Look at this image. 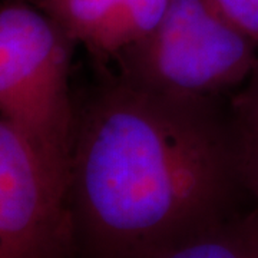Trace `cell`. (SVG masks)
I'll list each match as a JSON object with an SVG mask.
<instances>
[{
    "label": "cell",
    "mask_w": 258,
    "mask_h": 258,
    "mask_svg": "<svg viewBox=\"0 0 258 258\" xmlns=\"http://www.w3.org/2000/svg\"><path fill=\"white\" fill-rule=\"evenodd\" d=\"M241 186L215 99L152 92L119 76L76 120L69 198L98 258H155L224 221Z\"/></svg>",
    "instance_id": "1"
},
{
    "label": "cell",
    "mask_w": 258,
    "mask_h": 258,
    "mask_svg": "<svg viewBox=\"0 0 258 258\" xmlns=\"http://www.w3.org/2000/svg\"><path fill=\"white\" fill-rule=\"evenodd\" d=\"M169 0H35L74 45L115 62L161 22Z\"/></svg>",
    "instance_id": "5"
},
{
    "label": "cell",
    "mask_w": 258,
    "mask_h": 258,
    "mask_svg": "<svg viewBox=\"0 0 258 258\" xmlns=\"http://www.w3.org/2000/svg\"><path fill=\"white\" fill-rule=\"evenodd\" d=\"M258 62V45L208 0H169L147 36L115 64L125 82L185 99H215L244 83Z\"/></svg>",
    "instance_id": "3"
},
{
    "label": "cell",
    "mask_w": 258,
    "mask_h": 258,
    "mask_svg": "<svg viewBox=\"0 0 258 258\" xmlns=\"http://www.w3.org/2000/svg\"><path fill=\"white\" fill-rule=\"evenodd\" d=\"M74 235L69 178L0 118V258H64Z\"/></svg>",
    "instance_id": "4"
},
{
    "label": "cell",
    "mask_w": 258,
    "mask_h": 258,
    "mask_svg": "<svg viewBox=\"0 0 258 258\" xmlns=\"http://www.w3.org/2000/svg\"><path fill=\"white\" fill-rule=\"evenodd\" d=\"M155 258H258V210L217 224Z\"/></svg>",
    "instance_id": "6"
},
{
    "label": "cell",
    "mask_w": 258,
    "mask_h": 258,
    "mask_svg": "<svg viewBox=\"0 0 258 258\" xmlns=\"http://www.w3.org/2000/svg\"><path fill=\"white\" fill-rule=\"evenodd\" d=\"M224 18L258 45V0H208Z\"/></svg>",
    "instance_id": "8"
},
{
    "label": "cell",
    "mask_w": 258,
    "mask_h": 258,
    "mask_svg": "<svg viewBox=\"0 0 258 258\" xmlns=\"http://www.w3.org/2000/svg\"><path fill=\"white\" fill-rule=\"evenodd\" d=\"M230 123L241 186L258 201V62L232 101Z\"/></svg>",
    "instance_id": "7"
},
{
    "label": "cell",
    "mask_w": 258,
    "mask_h": 258,
    "mask_svg": "<svg viewBox=\"0 0 258 258\" xmlns=\"http://www.w3.org/2000/svg\"><path fill=\"white\" fill-rule=\"evenodd\" d=\"M74 46L37 6H0V118L68 178L78 120L69 95Z\"/></svg>",
    "instance_id": "2"
}]
</instances>
